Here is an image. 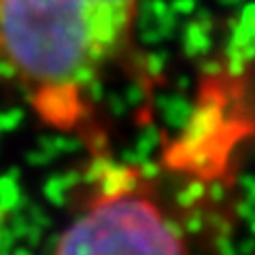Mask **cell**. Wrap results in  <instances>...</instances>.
Returning <instances> with one entry per match:
<instances>
[{
  "mask_svg": "<svg viewBox=\"0 0 255 255\" xmlns=\"http://www.w3.org/2000/svg\"><path fill=\"white\" fill-rule=\"evenodd\" d=\"M145 0H0V81L60 130L92 126L96 94L136 53Z\"/></svg>",
  "mask_w": 255,
  "mask_h": 255,
  "instance_id": "obj_1",
  "label": "cell"
},
{
  "mask_svg": "<svg viewBox=\"0 0 255 255\" xmlns=\"http://www.w3.org/2000/svg\"><path fill=\"white\" fill-rule=\"evenodd\" d=\"M51 255H187L185 236L142 170L100 162Z\"/></svg>",
  "mask_w": 255,
  "mask_h": 255,
  "instance_id": "obj_2",
  "label": "cell"
}]
</instances>
